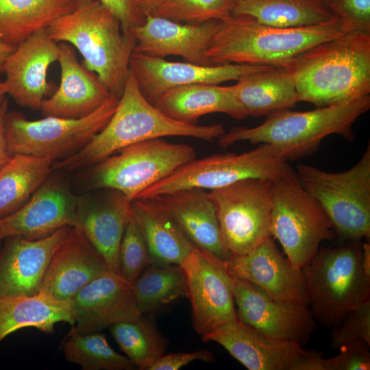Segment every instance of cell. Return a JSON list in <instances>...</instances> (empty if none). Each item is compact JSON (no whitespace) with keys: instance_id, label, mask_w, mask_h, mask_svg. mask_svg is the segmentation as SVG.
<instances>
[{"instance_id":"obj_33","label":"cell","mask_w":370,"mask_h":370,"mask_svg":"<svg viewBox=\"0 0 370 370\" xmlns=\"http://www.w3.org/2000/svg\"><path fill=\"white\" fill-rule=\"evenodd\" d=\"M52 163L48 158L16 154L0 167V218L26 203L46 181Z\"/></svg>"},{"instance_id":"obj_4","label":"cell","mask_w":370,"mask_h":370,"mask_svg":"<svg viewBox=\"0 0 370 370\" xmlns=\"http://www.w3.org/2000/svg\"><path fill=\"white\" fill-rule=\"evenodd\" d=\"M56 42L77 49L82 65L96 73L110 93L120 98L130 71L136 41L125 33L118 18L99 0H82L72 12L47 29Z\"/></svg>"},{"instance_id":"obj_13","label":"cell","mask_w":370,"mask_h":370,"mask_svg":"<svg viewBox=\"0 0 370 370\" xmlns=\"http://www.w3.org/2000/svg\"><path fill=\"white\" fill-rule=\"evenodd\" d=\"M228 273L238 320L274 339L303 346L316 329L308 305L272 298L257 286Z\"/></svg>"},{"instance_id":"obj_43","label":"cell","mask_w":370,"mask_h":370,"mask_svg":"<svg viewBox=\"0 0 370 370\" xmlns=\"http://www.w3.org/2000/svg\"><path fill=\"white\" fill-rule=\"evenodd\" d=\"M195 360L211 362L215 360V358L213 354L207 349L164 354L157 359L148 370H177Z\"/></svg>"},{"instance_id":"obj_6","label":"cell","mask_w":370,"mask_h":370,"mask_svg":"<svg viewBox=\"0 0 370 370\" xmlns=\"http://www.w3.org/2000/svg\"><path fill=\"white\" fill-rule=\"evenodd\" d=\"M319 249L302 269L308 306L322 325L333 327L352 308L370 299V275L362 263L360 240Z\"/></svg>"},{"instance_id":"obj_27","label":"cell","mask_w":370,"mask_h":370,"mask_svg":"<svg viewBox=\"0 0 370 370\" xmlns=\"http://www.w3.org/2000/svg\"><path fill=\"white\" fill-rule=\"evenodd\" d=\"M169 117L186 123L197 124L199 117L221 112L237 119L247 116L230 86L193 84L171 88L162 93L154 105Z\"/></svg>"},{"instance_id":"obj_36","label":"cell","mask_w":370,"mask_h":370,"mask_svg":"<svg viewBox=\"0 0 370 370\" xmlns=\"http://www.w3.org/2000/svg\"><path fill=\"white\" fill-rule=\"evenodd\" d=\"M66 360L84 370H133L136 367L127 357L119 354L99 332H69L62 343Z\"/></svg>"},{"instance_id":"obj_41","label":"cell","mask_w":370,"mask_h":370,"mask_svg":"<svg viewBox=\"0 0 370 370\" xmlns=\"http://www.w3.org/2000/svg\"><path fill=\"white\" fill-rule=\"evenodd\" d=\"M370 344L356 341L341 348L339 353L323 360V370H369L370 369Z\"/></svg>"},{"instance_id":"obj_7","label":"cell","mask_w":370,"mask_h":370,"mask_svg":"<svg viewBox=\"0 0 370 370\" xmlns=\"http://www.w3.org/2000/svg\"><path fill=\"white\" fill-rule=\"evenodd\" d=\"M293 159V153L288 148L266 143L242 153L195 158L142 191L136 198L149 199L186 188L213 190L248 178L273 182L293 170L288 161Z\"/></svg>"},{"instance_id":"obj_37","label":"cell","mask_w":370,"mask_h":370,"mask_svg":"<svg viewBox=\"0 0 370 370\" xmlns=\"http://www.w3.org/2000/svg\"><path fill=\"white\" fill-rule=\"evenodd\" d=\"M232 0H165L151 14L175 22L199 25L232 15Z\"/></svg>"},{"instance_id":"obj_39","label":"cell","mask_w":370,"mask_h":370,"mask_svg":"<svg viewBox=\"0 0 370 370\" xmlns=\"http://www.w3.org/2000/svg\"><path fill=\"white\" fill-rule=\"evenodd\" d=\"M332 328L331 346L334 349L360 340L370 344V299L352 308Z\"/></svg>"},{"instance_id":"obj_3","label":"cell","mask_w":370,"mask_h":370,"mask_svg":"<svg viewBox=\"0 0 370 370\" xmlns=\"http://www.w3.org/2000/svg\"><path fill=\"white\" fill-rule=\"evenodd\" d=\"M347 32L339 18L314 25L278 27L232 14L221 21L207 56L212 65L286 68L306 50Z\"/></svg>"},{"instance_id":"obj_24","label":"cell","mask_w":370,"mask_h":370,"mask_svg":"<svg viewBox=\"0 0 370 370\" xmlns=\"http://www.w3.org/2000/svg\"><path fill=\"white\" fill-rule=\"evenodd\" d=\"M60 66V83L40 110L45 116L78 119L99 108L111 95L97 75L78 61L74 47L58 42Z\"/></svg>"},{"instance_id":"obj_22","label":"cell","mask_w":370,"mask_h":370,"mask_svg":"<svg viewBox=\"0 0 370 370\" xmlns=\"http://www.w3.org/2000/svg\"><path fill=\"white\" fill-rule=\"evenodd\" d=\"M70 226L38 239L6 238L0 251V296L33 295L40 290L51 258Z\"/></svg>"},{"instance_id":"obj_11","label":"cell","mask_w":370,"mask_h":370,"mask_svg":"<svg viewBox=\"0 0 370 370\" xmlns=\"http://www.w3.org/2000/svg\"><path fill=\"white\" fill-rule=\"evenodd\" d=\"M119 152L96 164L91 186L118 190L130 201L196 157L192 146L163 138L135 143Z\"/></svg>"},{"instance_id":"obj_5","label":"cell","mask_w":370,"mask_h":370,"mask_svg":"<svg viewBox=\"0 0 370 370\" xmlns=\"http://www.w3.org/2000/svg\"><path fill=\"white\" fill-rule=\"evenodd\" d=\"M369 108L367 95L310 111L284 110L268 116L258 126L232 128L219 138V145L223 148L240 141L274 145L288 148L297 159L313 152L330 135L350 138L353 125Z\"/></svg>"},{"instance_id":"obj_18","label":"cell","mask_w":370,"mask_h":370,"mask_svg":"<svg viewBox=\"0 0 370 370\" xmlns=\"http://www.w3.org/2000/svg\"><path fill=\"white\" fill-rule=\"evenodd\" d=\"M223 346L249 370H301L312 351L293 342L269 337L238 319L201 336Z\"/></svg>"},{"instance_id":"obj_32","label":"cell","mask_w":370,"mask_h":370,"mask_svg":"<svg viewBox=\"0 0 370 370\" xmlns=\"http://www.w3.org/2000/svg\"><path fill=\"white\" fill-rule=\"evenodd\" d=\"M232 14L278 27L314 25L338 18L321 0H232Z\"/></svg>"},{"instance_id":"obj_9","label":"cell","mask_w":370,"mask_h":370,"mask_svg":"<svg viewBox=\"0 0 370 370\" xmlns=\"http://www.w3.org/2000/svg\"><path fill=\"white\" fill-rule=\"evenodd\" d=\"M333 230L329 217L293 170L272 182L271 236L293 264L303 269L309 264L321 243L332 238Z\"/></svg>"},{"instance_id":"obj_50","label":"cell","mask_w":370,"mask_h":370,"mask_svg":"<svg viewBox=\"0 0 370 370\" xmlns=\"http://www.w3.org/2000/svg\"></svg>"},{"instance_id":"obj_2","label":"cell","mask_w":370,"mask_h":370,"mask_svg":"<svg viewBox=\"0 0 370 370\" xmlns=\"http://www.w3.org/2000/svg\"><path fill=\"white\" fill-rule=\"evenodd\" d=\"M300 101L317 108L370 92V34L350 32L319 43L286 67Z\"/></svg>"},{"instance_id":"obj_47","label":"cell","mask_w":370,"mask_h":370,"mask_svg":"<svg viewBox=\"0 0 370 370\" xmlns=\"http://www.w3.org/2000/svg\"><path fill=\"white\" fill-rule=\"evenodd\" d=\"M15 47L0 42V73L3 71L4 62Z\"/></svg>"},{"instance_id":"obj_42","label":"cell","mask_w":370,"mask_h":370,"mask_svg":"<svg viewBox=\"0 0 370 370\" xmlns=\"http://www.w3.org/2000/svg\"><path fill=\"white\" fill-rule=\"evenodd\" d=\"M119 20L123 31L130 34L134 27L142 25L146 15L141 10L137 0H99Z\"/></svg>"},{"instance_id":"obj_44","label":"cell","mask_w":370,"mask_h":370,"mask_svg":"<svg viewBox=\"0 0 370 370\" xmlns=\"http://www.w3.org/2000/svg\"><path fill=\"white\" fill-rule=\"evenodd\" d=\"M8 101L5 99L0 103V167L11 158L8 152L5 133V118L8 111Z\"/></svg>"},{"instance_id":"obj_1","label":"cell","mask_w":370,"mask_h":370,"mask_svg":"<svg viewBox=\"0 0 370 370\" xmlns=\"http://www.w3.org/2000/svg\"><path fill=\"white\" fill-rule=\"evenodd\" d=\"M224 133L219 123L189 124L161 112L143 95L130 69L117 108L106 126L77 152L54 164L53 169L73 170L97 164L126 147L149 139L184 136L211 142Z\"/></svg>"},{"instance_id":"obj_19","label":"cell","mask_w":370,"mask_h":370,"mask_svg":"<svg viewBox=\"0 0 370 370\" xmlns=\"http://www.w3.org/2000/svg\"><path fill=\"white\" fill-rule=\"evenodd\" d=\"M79 199L58 180L45 181L29 200L0 218V241L19 236L38 239L66 226L77 227Z\"/></svg>"},{"instance_id":"obj_28","label":"cell","mask_w":370,"mask_h":370,"mask_svg":"<svg viewBox=\"0 0 370 370\" xmlns=\"http://www.w3.org/2000/svg\"><path fill=\"white\" fill-rule=\"evenodd\" d=\"M132 215L147 245L151 264L181 265L195 246L149 199L131 201Z\"/></svg>"},{"instance_id":"obj_25","label":"cell","mask_w":370,"mask_h":370,"mask_svg":"<svg viewBox=\"0 0 370 370\" xmlns=\"http://www.w3.org/2000/svg\"><path fill=\"white\" fill-rule=\"evenodd\" d=\"M149 199L196 247L223 260L230 256L221 241L215 207L204 189H180Z\"/></svg>"},{"instance_id":"obj_48","label":"cell","mask_w":370,"mask_h":370,"mask_svg":"<svg viewBox=\"0 0 370 370\" xmlns=\"http://www.w3.org/2000/svg\"><path fill=\"white\" fill-rule=\"evenodd\" d=\"M7 88L3 81L0 80V103L5 99Z\"/></svg>"},{"instance_id":"obj_45","label":"cell","mask_w":370,"mask_h":370,"mask_svg":"<svg viewBox=\"0 0 370 370\" xmlns=\"http://www.w3.org/2000/svg\"><path fill=\"white\" fill-rule=\"evenodd\" d=\"M165 0H137L145 14H151Z\"/></svg>"},{"instance_id":"obj_20","label":"cell","mask_w":370,"mask_h":370,"mask_svg":"<svg viewBox=\"0 0 370 370\" xmlns=\"http://www.w3.org/2000/svg\"><path fill=\"white\" fill-rule=\"evenodd\" d=\"M58 57V43L46 29L19 44L3 66L8 94L23 107L40 110L45 97L53 90V86L47 82V71Z\"/></svg>"},{"instance_id":"obj_49","label":"cell","mask_w":370,"mask_h":370,"mask_svg":"<svg viewBox=\"0 0 370 370\" xmlns=\"http://www.w3.org/2000/svg\"><path fill=\"white\" fill-rule=\"evenodd\" d=\"M323 1V2L326 3L328 0H321Z\"/></svg>"},{"instance_id":"obj_8","label":"cell","mask_w":370,"mask_h":370,"mask_svg":"<svg viewBox=\"0 0 370 370\" xmlns=\"http://www.w3.org/2000/svg\"><path fill=\"white\" fill-rule=\"evenodd\" d=\"M295 173L338 234L347 240L369 238V145L358 162L347 171L332 173L299 164Z\"/></svg>"},{"instance_id":"obj_29","label":"cell","mask_w":370,"mask_h":370,"mask_svg":"<svg viewBox=\"0 0 370 370\" xmlns=\"http://www.w3.org/2000/svg\"><path fill=\"white\" fill-rule=\"evenodd\" d=\"M247 116H269L300 101L291 73L273 67L244 75L230 86Z\"/></svg>"},{"instance_id":"obj_17","label":"cell","mask_w":370,"mask_h":370,"mask_svg":"<svg viewBox=\"0 0 370 370\" xmlns=\"http://www.w3.org/2000/svg\"><path fill=\"white\" fill-rule=\"evenodd\" d=\"M224 265L229 273L257 286L273 299L308 305L303 269L279 251L271 237L247 254L230 256Z\"/></svg>"},{"instance_id":"obj_21","label":"cell","mask_w":370,"mask_h":370,"mask_svg":"<svg viewBox=\"0 0 370 370\" xmlns=\"http://www.w3.org/2000/svg\"><path fill=\"white\" fill-rule=\"evenodd\" d=\"M221 21L191 25L147 15L142 25L130 31L136 41L133 52L161 58L177 56L188 62L212 66L207 52Z\"/></svg>"},{"instance_id":"obj_35","label":"cell","mask_w":370,"mask_h":370,"mask_svg":"<svg viewBox=\"0 0 370 370\" xmlns=\"http://www.w3.org/2000/svg\"><path fill=\"white\" fill-rule=\"evenodd\" d=\"M121 349L136 368L149 367L165 353L166 343L154 325L143 315L110 327Z\"/></svg>"},{"instance_id":"obj_23","label":"cell","mask_w":370,"mask_h":370,"mask_svg":"<svg viewBox=\"0 0 370 370\" xmlns=\"http://www.w3.org/2000/svg\"><path fill=\"white\" fill-rule=\"evenodd\" d=\"M108 271L82 232L70 227L51 258L40 291L60 300H71L84 286Z\"/></svg>"},{"instance_id":"obj_34","label":"cell","mask_w":370,"mask_h":370,"mask_svg":"<svg viewBox=\"0 0 370 370\" xmlns=\"http://www.w3.org/2000/svg\"><path fill=\"white\" fill-rule=\"evenodd\" d=\"M133 286L138 310L143 315L187 297L186 276L177 264H151Z\"/></svg>"},{"instance_id":"obj_10","label":"cell","mask_w":370,"mask_h":370,"mask_svg":"<svg viewBox=\"0 0 370 370\" xmlns=\"http://www.w3.org/2000/svg\"><path fill=\"white\" fill-rule=\"evenodd\" d=\"M119 100L110 95L95 111L78 119L45 116L31 121L19 112L8 111L5 133L8 152L11 157L25 154L53 161L68 152L79 150L106 126Z\"/></svg>"},{"instance_id":"obj_12","label":"cell","mask_w":370,"mask_h":370,"mask_svg":"<svg viewBox=\"0 0 370 370\" xmlns=\"http://www.w3.org/2000/svg\"><path fill=\"white\" fill-rule=\"evenodd\" d=\"M207 193L230 256L247 254L271 237L272 181L248 178Z\"/></svg>"},{"instance_id":"obj_15","label":"cell","mask_w":370,"mask_h":370,"mask_svg":"<svg viewBox=\"0 0 370 370\" xmlns=\"http://www.w3.org/2000/svg\"><path fill=\"white\" fill-rule=\"evenodd\" d=\"M271 68L238 64L204 66L186 61L171 62L134 52L130 61V69L141 93L153 105L162 93L173 88L193 84H220Z\"/></svg>"},{"instance_id":"obj_30","label":"cell","mask_w":370,"mask_h":370,"mask_svg":"<svg viewBox=\"0 0 370 370\" xmlns=\"http://www.w3.org/2000/svg\"><path fill=\"white\" fill-rule=\"evenodd\" d=\"M59 322L73 326L71 299L60 300L40 291L33 295L0 296V342L24 328L51 334Z\"/></svg>"},{"instance_id":"obj_46","label":"cell","mask_w":370,"mask_h":370,"mask_svg":"<svg viewBox=\"0 0 370 370\" xmlns=\"http://www.w3.org/2000/svg\"><path fill=\"white\" fill-rule=\"evenodd\" d=\"M362 263L365 273L370 275V245L369 243L362 244Z\"/></svg>"},{"instance_id":"obj_38","label":"cell","mask_w":370,"mask_h":370,"mask_svg":"<svg viewBox=\"0 0 370 370\" xmlns=\"http://www.w3.org/2000/svg\"><path fill=\"white\" fill-rule=\"evenodd\" d=\"M119 263L120 275L132 284L151 264L147 245L132 215L121 242Z\"/></svg>"},{"instance_id":"obj_16","label":"cell","mask_w":370,"mask_h":370,"mask_svg":"<svg viewBox=\"0 0 370 370\" xmlns=\"http://www.w3.org/2000/svg\"><path fill=\"white\" fill-rule=\"evenodd\" d=\"M71 301L75 323L71 333L99 332L143 315L136 306L133 284L111 271L84 286Z\"/></svg>"},{"instance_id":"obj_26","label":"cell","mask_w":370,"mask_h":370,"mask_svg":"<svg viewBox=\"0 0 370 370\" xmlns=\"http://www.w3.org/2000/svg\"><path fill=\"white\" fill-rule=\"evenodd\" d=\"M108 193L93 201L79 199L77 225L102 256L108 269L119 273V252L126 225L132 216L131 201L122 193Z\"/></svg>"},{"instance_id":"obj_14","label":"cell","mask_w":370,"mask_h":370,"mask_svg":"<svg viewBox=\"0 0 370 370\" xmlns=\"http://www.w3.org/2000/svg\"><path fill=\"white\" fill-rule=\"evenodd\" d=\"M180 267L197 334L202 336L238 319L224 260L195 247Z\"/></svg>"},{"instance_id":"obj_31","label":"cell","mask_w":370,"mask_h":370,"mask_svg":"<svg viewBox=\"0 0 370 370\" xmlns=\"http://www.w3.org/2000/svg\"><path fill=\"white\" fill-rule=\"evenodd\" d=\"M82 0H0V42L17 47L75 10Z\"/></svg>"},{"instance_id":"obj_40","label":"cell","mask_w":370,"mask_h":370,"mask_svg":"<svg viewBox=\"0 0 370 370\" xmlns=\"http://www.w3.org/2000/svg\"><path fill=\"white\" fill-rule=\"evenodd\" d=\"M325 3L349 32L370 34V0H328Z\"/></svg>"}]
</instances>
